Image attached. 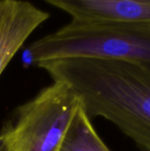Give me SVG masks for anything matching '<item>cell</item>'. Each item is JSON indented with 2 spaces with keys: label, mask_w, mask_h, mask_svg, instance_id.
I'll return each mask as SVG.
<instances>
[{
  "label": "cell",
  "mask_w": 150,
  "mask_h": 151,
  "mask_svg": "<svg viewBox=\"0 0 150 151\" xmlns=\"http://www.w3.org/2000/svg\"><path fill=\"white\" fill-rule=\"evenodd\" d=\"M37 67L68 86L91 120L103 117L150 151V72L133 63L88 58L42 61Z\"/></svg>",
  "instance_id": "6da1fadb"
},
{
  "label": "cell",
  "mask_w": 150,
  "mask_h": 151,
  "mask_svg": "<svg viewBox=\"0 0 150 151\" xmlns=\"http://www.w3.org/2000/svg\"><path fill=\"white\" fill-rule=\"evenodd\" d=\"M31 62L88 58L133 63L150 72V28L71 20L28 48Z\"/></svg>",
  "instance_id": "7a4b0ae2"
},
{
  "label": "cell",
  "mask_w": 150,
  "mask_h": 151,
  "mask_svg": "<svg viewBox=\"0 0 150 151\" xmlns=\"http://www.w3.org/2000/svg\"><path fill=\"white\" fill-rule=\"evenodd\" d=\"M80 106L68 86L53 81L18 107L4 127L8 151H58Z\"/></svg>",
  "instance_id": "3957f363"
},
{
  "label": "cell",
  "mask_w": 150,
  "mask_h": 151,
  "mask_svg": "<svg viewBox=\"0 0 150 151\" xmlns=\"http://www.w3.org/2000/svg\"><path fill=\"white\" fill-rule=\"evenodd\" d=\"M47 4L82 23L150 28V0H47Z\"/></svg>",
  "instance_id": "277c9868"
},
{
  "label": "cell",
  "mask_w": 150,
  "mask_h": 151,
  "mask_svg": "<svg viewBox=\"0 0 150 151\" xmlns=\"http://www.w3.org/2000/svg\"><path fill=\"white\" fill-rule=\"evenodd\" d=\"M50 18L32 3L0 0V76L31 34Z\"/></svg>",
  "instance_id": "5b68a950"
},
{
  "label": "cell",
  "mask_w": 150,
  "mask_h": 151,
  "mask_svg": "<svg viewBox=\"0 0 150 151\" xmlns=\"http://www.w3.org/2000/svg\"><path fill=\"white\" fill-rule=\"evenodd\" d=\"M58 151H111L95 132L91 120L80 106Z\"/></svg>",
  "instance_id": "8992f818"
},
{
  "label": "cell",
  "mask_w": 150,
  "mask_h": 151,
  "mask_svg": "<svg viewBox=\"0 0 150 151\" xmlns=\"http://www.w3.org/2000/svg\"><path fill=\"white\" fill-rule=\"evenodd\" d=\"M6 147V136L4 131L2 129L0 132V151H4Z\"/></svg>",
  "instance_id": "52a82bcc"
},
{
  "label": "cell",
  "mask_w": 150,
  "mask_h": 151,
  "mask_svg": "<svg viewBox=\"0 0 150 151\" xmlns=\"http://www.w3.org/2000/svg\"><path fill=\"white\" fill-rule=\"evenodd\" d=\"M4 151H8V150H7V148H6V147H5V149H4Z\"/></svg>",
  "instance_id": "ba28073f"
}]
</instances>
